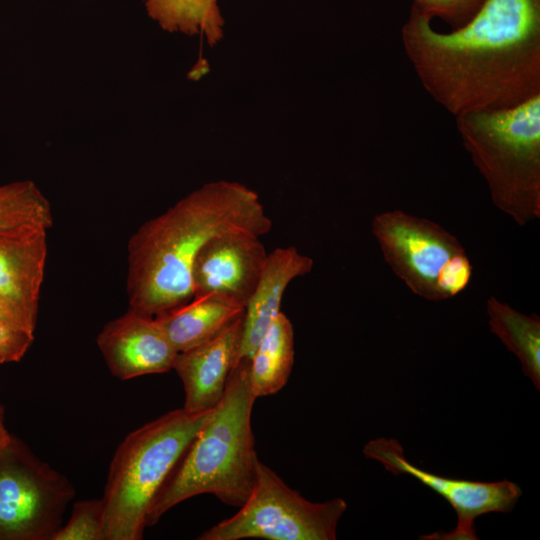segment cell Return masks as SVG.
Wrapping results in <instances>:
<instances>
[{
  "instance_id": "1",
  "label": "cell",
  "mask_w": 540,
  "mask_h": 540,
  "mask_svg": "<svg viewBox=\"0 0 540 540\" xmlns=\"http://www.w3.org/2000/svg\"><path fill=\"white\" fill-rule=\"evenodd\" d=\"M431 22L411 8L402 45L423 88L454 117L540 95V0H485L449 32Z\"/></svg>"
},
{
  "instance_id": "2",
  "label": "cell",
  "mask_w": 540,
  "mask_h": 540,
  "mask_svg": "<svg viewBox=\"0 0 540 540\" xmlns=\"http://www.w3.org/2000/svg\"><path fill=\"white\" fill-rule=\"evenodd\" d=\"M271 228L254 190L235 181L203 184L144 222L130 237L129 308L157 317L187 303L193 298L195 259L211 238L234 229L262 237Z\"/></svg>"
},
{
  "instance_id": "3",
  "label": "cell",
  "mask_w": 540,
  "mask_h": 540,
  "mask_svg": "<svg viewBox=\"0 0 540 540\" xmlns=\"http://www.w3.org/2000/svg\"><path fill=\"white\" fill-rule=\"evenodd\" d=\"M256 399L249 361L240 360L230 372L220 402L155 495L147 526L156 524L177 504L201 494H212L234 507L246 502L255 486L259 459L251 425Z\"/></svg>"
},
{
  "instance_id": "4",
  "label": "cell",
  "mask_w": 540,
  "mask_h": 540,
  "mask_svg": "<svg viewBox=\"0 0 540 540\" xmlns=\"http://www.w3.org/2000/svg\"><path fill=\"white\" fill-rule=\"evenodd\" d=\"M493 204L519 226L540 217V95L512 108L455 116Z\"/></svg>"
},
{
  "instance_id": "5",
  "label": "cell",
  "mask_w": 540,
  "mask_h": 540,
  "mask_svg": "<svg viewBox=\"0 0 540 540\" xmlns=\"http://www.w3.org/2000/svg\"><path fill=\"white\" fill-rule=\"evenodd\" d=\"M212 410V409H211ZM211 410H171L117 447L104 489V540H141L150 505Z\"/></svg>"
},
{
  "instance_id": "6",
  "label": "cell",
  "mask_w": 540,
  "mask_h": 540,
  "mask_svg": "<svg viewBox=\"0 0 540 540\" xmlns=\"http://www.w3.org/2000/svg\"><path fill=\"white\" fill-rule=\"evenodd\" d=\"M372 232L386 263L415 295L440 301L469 286L473 266L464 247L437 223L390 210L374 217Z\"/></svg>"
},
{
  "instance_id": "7",
  "label": "cell",
  "mask_w": 540,
  "mask_h": 540,
  "mask_svg": "<svg viewBox=\"0 0 540 540\" xmlns=\"http://www.w3.org/2000/svg\"><path fill=\"white\" fill-rule=\"evenodd\" d=\"M346 509L342 498L322 503L307 500L258 459L249 498L236 514L205 530L198 539L335 540Z\"/></svg>"
},
{
  "instance_id": "8",
  "label": "cell",
  "mask_w": 540,
  "mask_h": 540,
  "mask_svg": "<svg viewBox=\"0 0 540 540\" xmlns=\"http://www.w3.org/2000/svg\"><path fill=\"white\" fill-rule=\"evenodd\" d=\"M74 495L62 473L11 435L0 453V540H51Z\"/></svg>"
},
{
  "instance_id": "9",
  "label": "cell",
  "mask_w": 540,
  "mask_h": 540,
  "mask_svg": "<svg viewBox=\"0 0 540 540\" xmlns=\"http://www.w3.org/2000/svg\"><path fill=\"white\" fill-rule=\"evenodd\" d=\"M366 458L379 462L394 475L407 474L437 492L457 514L456 527L450 532H436L420 537L425 540H476L475 519L481 515L512 511L522 495L512 481L480 482L435 475L410 463L395 439L377 438L363 448Z\"/></svg>"
},
{
  "instance_id": "10",
  "label": "cell",
  "mask_w": 540,
  "mask_h": 540,
  "mask_svg": "<svg viewBox=\"0 0 540 540\" xmlns=\"http://www.w3.org/2000/svg\"><path fill=\"white\" fill-rule=\"evenodd\" d=\"M260 238L244 229L229 230L211 238L193 265V297L220 295L245 308L268 256Z\"/></svg>"
},
{
  "instance_id": "11",
  "label": "cell",
  "mask_w": 540,
  "mask_h": 540,
  "mask_svg": "<svg viewBox=\"0 0 540 540\" xmlns=\"http://www.w3.org/2000/svg\"><path fill=\"white\" fill-rule=\"evenodd\" d=\"M97 345L121 380L168 372L177 354L157 319L131 308L104 325Z\"/></svg>"
},
{
  "instance_id": "12",
  "label": "cell",
  "mask_w": 540,
  "mask_h": 540,
  "mask_svg": "<svg viewBox=\"0 0 540 540\" xmlns=\"http://www.w3.org/2000/svg\"><path fill=\"white\" fill-rule=\"evenodd\" d=\"M243 317L214 338L176 354L172 369L182 381L186 411L205 412L220 402L230 372L239 360Z\"/></svg>"
},
{
  "instance_id": "13",
  "label": "cell",
  "mask_w": 540,
  "mask_h": 540,
  "mask_svg": "<svg viewBox=\"0 0 540 540\" xmlns=\"http://www.w3.org/2000/svg\"><path fill=\"white\" fill-rule=\"evenodd\" d=\"M47 232L0 234V298L37 324Z\"/></svg>"
},
{
  "instance_id": "14",
  "label": "cell",
  "mask_w": 540,
  "mask_h": 540,
  "mask_svg": "<svg viewBox=\"0 0 540 540\" xmlns=\"http://www.w3.org/2000/svg\"><path fill=\"white\" fill-rule=\"evenodd\" d=\"M314 261L295 246L279 247L268 253L259 282L245 306L239 360L252 354L273 320L281 312V301L289 283L311 272Z\"/></svg>"
},
{
  "instance_id": "15",
  "label": "cell",
  "mask_w": 540,
  "mask_h": 540,
  "mask_svg": "<svg viewBox=\"0 0 540 540\" xmlns=\"http://www.w3.org/2000/svg\"><path fill=\"white\" fill-rule=\"evenodd\" d=\"M244 311L243 306L231 299L212 294L193 297L155 318L178 353L214 338Z\"/></svg>"
},
{
  "instance_id": "16",
  "label": "cell",
  "mask_w": 540,
  "mask_h": 540,
  "mask_svg": "<svg viewBox=\"0 0 540 540\" xmlns=\"http://www.w3.org/2000/svg\"><path fill=\"white\" fill-rule=\"evenodd\" d=\"M294 329L282 312L273 320L249 361L251 390L256 398L279 392L294 364Z\"/></svg>"
},
{
  "instance_id": "17",
  "label": "cell",
  "mask_w": 540,
  "mask_h": 540,
  "mask_svg": "<svg viewBox=\"0 0 540 540\" xmlns=\"http://www.w3.org/2000/svg\"><path fill=\"white\" fill-rule=\"evenodd\" d=\"M491 331L520 361L522 371L540 390V318L525 315L497 298L486 301Z\"/></svg>"
},
{
  "instance_id": "18",
  "label": "cell",
  "mask_w": 540,
  "mask_h": 540,
  "mask_svg": "<svg viewBox=\"0 0 540 540\" xmlns=\"http://www.w3.org/2000/svg\"><path fill=\"white\" fill-rule=\"evenodd\" d=\"M149 17L163 30L187 36L203 35L210 46L224 35L217 0H143Z\"/></svg>"
},
{
  "instance_id": "19",
  "label": "cell",
  "mask_w": 540,
  "mask_h": 540,
  "mask_svg": "<svg viewBox=\"0 0 540 540\" xmlns=\"http://www.w3.org/2000/svg\"><path fill=\"white\" fill-rule=\"evenodd\" d=\"M53 222L51 204L33 181L0 185V234L48 231Z\"/></svg>"
},
{
  "instance_id": "20",
  "label": "cell",
  "mask_w": 540,
  "mask_h": 540,
  "mask_svg": "<svg viewBox=\"0 0 540 540\" xmlns=\"http://www.w3.org/2000/svg\"><path fill=\"white\" fill-rule=\"evenodd\" d=\"M104 503L86 499L74 503L69 520L51 540H104Z\"/></svg>"
},
{
  "instance_id": "21",
  "label": "cell",
  "mask_w": 540,
  "mask_h": 540,
  "mask_svg": "<svg viewBox=\"0 0 540 540\" xmlns=\"http://www.w3.org/2000/svg\"><path fill=\"white\" fill-rule=\"evenodd\" d=\"M485 0H413L412 9L433 20L439 18L451 30L469 22Z\"/></svg>"
},
{
  "instance_id": "22",
  "label": "cell",
  "mask_w": 540,
  "mask_h": 540,
  "mask_svg": "<svg viewBox=\"0 0 540 540\" xmlns=\"http://www.w3.org/2000/svg\"><path fill=\"white\" fill-rule=\"evenodd\" d=\"M33 341V331L0 320V364L20 361Z\"/></svg>"
},
{
  "instance_id": "23",
  "label": "cell",
  "mask_w": 540,
  "mask_h": 540,
  "mask_svg": "<svg viewBox=\"0 0 540 540\" xmlns=\"http://www.w3.org/2000/svg\"><path fill=\"white\" fill-rule=\"evenodd\" d=\"M0 320L21 326L35 332L36 324L32 323L26 316L10 306L0 298Z\"/></svg>"
},
{
  "instance_id": "24",
  "label": "cell",
  "mask_w": 540,
  "mask_h": 540,
  "mask_svg": "<svg viewBox=\"0 0 540 540\" xmlns=\"http://www.w3.org/2000/svg\"><path fill=\"white\" fill-rule=\"evenodd\" d=\"M11 435L5 426V409L0 404V453L8 443Z\"/></svg>"
}]
</instances>
